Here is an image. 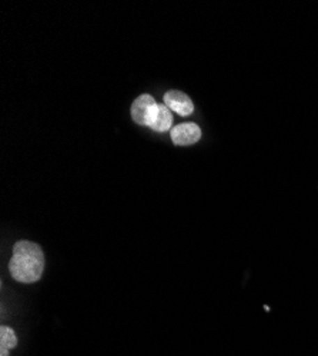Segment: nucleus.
Instances as JSON below:
<instances>
[{
	"label": "nucleus",
	"mask_w": 318,
	"mask_h": 356,
	"mask_svg": "<svg viewBox=\"0 0 318 356\" xmlns=\"http://www.w3.org/2000/svg\"><path fill=\"white\" fill-rule=\"evenodd\" d=\"M171 124H173L171 110L166 104H156L150 114L148 127H150L154 131L164 133L171 130Z\"/></svg>",
	"instance_id": "39448f33"
},
{
	"label": "nucleus",
	"mask_w": 318,
	"mask_h": 356,
	"mask_svg": "<svg viewBox=\"0 0 318 356\" xmlns=\"http://www.w3.org/2000/svg\"><path fill=\"white\" fill-rule=\"evenodd\" d=\"M164 104L179 115L187 117L194 111V104L191 99L179 90H170L164 95Z\"/></svg>",
	"instance_id": "20e7f679"
},
{
	"label": "nucleus",
	"mask_w": 318,
	"mask_h": 356,
	"mask_svg": "<svg viewBox=\"0 0 318 356\" xmlns=\"http://www.w3.org/2000/svg\"><path fill=\"white\" fill-rule=\"evenodd\" d=\"M156 104V100L150 95L138 96L132 104V118L140 126H148L150 114Z\"/></svg>",
	"instance_id": "7ed1b4c3"
},
{
	"label": "nucleus",
	"mask_w": 318,
	"mask_h": 356,
	"mask_svg": "<svg viewBox=\"0 0 318 356\" xmlns=\"http://www.w3.org/2000/svg\"><path fill=\"white\" fill-rule=\"evenodd\" d=\"M45 270V255L39 244L32 241H19L13 247L9 261L10 275L22 284L38 282Z\"/></svg>",
	"instance_id": "f257e3e1"
},
{
	"label": "nucleus",
	"mask_w": 318,
	"mask_h": 356,
	"mask_svg": "<svg viewBox=\"0 0 318 356\" xmlns=\"http://www.w3.org/2000/svg\"><path fill=\"white\" fill-rule=\"evenodd\" d=\"M170 137L176 145H191L201 138V130L196 123H183L170 130Z\"/></svg>",
	"instance_id": "f03ea898"
},
{
	"label": "nucleus",
	"mask_w": 318,
	"mask_h": 356,
	"mask_svg": "<svg viewBox=\"0 0 318 356\" xmlns=\"http://www.w3.org/2000/svg\"><path fill=\"white\" fill-rule=\"evenodd\" d=\"M17 338L16 334L9 326L0 328V356H9V352L16 346Z\"/></svg>",
	"instance_id": "423d86ee"
}]
</instances>
